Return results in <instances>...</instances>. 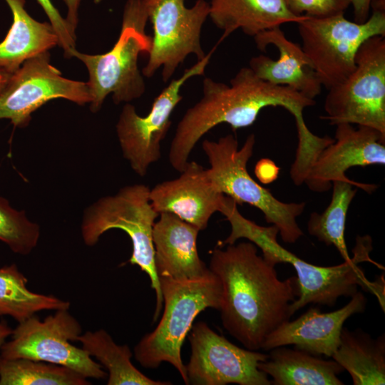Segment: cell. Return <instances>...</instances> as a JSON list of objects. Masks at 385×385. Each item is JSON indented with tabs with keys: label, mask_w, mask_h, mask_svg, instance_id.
I'll return each mask as SVG.
<instances>
[{
	"label": "cell",
	"mask_w": 385,
	"mask_h": 385,
	"mask_svg": "<svg viewBox=\"0 0 385 385\" xmlns=\"http://www.w3.org/2000/svg\"><path fill=\"white\" fill-rule=\"evenodd\" d=\"M216 247L210 270L221 284L220 308L224 328L243 346L257 351L267 337L289 320L299 297L296 276L278 277L275 265L258 255L251 242Z\"/></svg>",
	"instance_id": "6da1fadb"
},
{
	"label": "cell",
	"mask_w": 385,
	"mask_h": 385,
	"mask_svg": "<svg viewBox=\"0 0 385 385\" xmlns=\"http://www.w3.org/2000/svg\"><path fill=\"white\" fill-rule=\"evenodd\" d=\"M315 103L314 99L288 86L260 79L250 67L240 68L230 86L205 77L202 98L186 111L177 125L168 160L175 170L182 172L195 145L206 133L221 123L229 124L233 130L252 125L261 110L269 106L287 110L294 118L297 134H305L309 129L303 111Z\"/></svg>",
	"instance_id": "7a4b0ae2"
},
{
	"label": "cell",
	"mask_w": 385,
	"mask_h": 385,
	"mask_svg": "<svg viewBox=\"0 0 385 385\" xmlns=\"http://www.w3.org/2000/svg\"><path fill=\"white\" fill-rule=\"evenodd\" d=\"M221 213L230 222V235L222 242L221 246L235 243L245 238L255 244L262 251L263 257L277 265L290 264L296 271L299 287V297L291 304L289 310L292 316L297 311L309 304L333 307L339 298L351 297L358 288L376 295L384 309V275L375 281H369L358 265L368 262L380 269L384 267L370 257L373 249L369 235L357 236L353 256L339 265L323 267L311 264L284 248L277 242L279 230L274 225L261 226L245 217L238 210L237 203L228 200L224 204Z\"/></svg>",
	"instance_id": "3957f363"
},
{
	"label": "cell",
	"mask_w": 385,
	"mask_h": 385,
	"mask_svg": "<svg viewBox=\"0 0 385 385\" xmlns=\"http://www.w3.org/2000/svg\"><path fill=\"white\" fill-rule=\"evenodd\" d=\"M164 312L155 329L145 334L134 348L135 359L145 368L162 362L173 365L188 384L181 349L196 317L207 308L219 309L221 284L212 272L185 279L159 277Z\"/></svg>",
	"instance_id": "277c9868"
},
{
	"label": "cell",
	"mask_w": 385,
	"mask_h": 385,
	"mask_svg": "<svg viewBox=\"0 0 385 385\" xmlns=\"http://www.w3.org/2000/svg\"><path fill=\"white\" fill-rule=\"evenodd\" d=\"M255 136L250 134L239 149L235 136L228 134L217 141L205 139L202 148L210 167L207 176L215 190L237 205L248 204L264 215L267 223L277 227L284 242L294 243L303 235L297 218L304 210V202H284L248 173L247 165L253 154Z\"/></svg>",
	"instance_id": "5b68a950"
},
{
	"label": "cell",
	"mask_w": 385,
	"mask_h": 385,
	"mask_svg": "<svg viewBox=\"0 0 385 385\" xmlns=\"http://www.w3.org/2000/svg\"><path fill=\"white\" fill-rule=\"evenodd\" d=\"M148 20L144 0H127L120 36L109 51L94 55L71 51V57L78 58L88 69L86 83L93 113L101 109L111 93L115 104L128 103L144 93L145 85L138 60L141 53L148 55L150 51L152 37L145 32Z\"/></svg>",
	"instance_id": "8992f818"
},
{
	"label": "cell",
	"mask_w": 385,
	"mask_h": 385,
	"mask_svg": "<svg viewBox=\"0 0 385 385\" xmlns=\"http://www.w3.org/2000/svg\"><path fill=\"white\" fill-rule=\"evenodd\" d=\"M150 188L143 184L121 188L113 195L99 198L83 212L81 232L87 246H93L109 230L124 231L132 242V254L128 262L138 265L150 280L156 294L153 316L155 322L163 308V296L155 265L153 229L159 216L150 200Z\"/></svg>",
	"instance_id": "52a82bcc"
},
{
	"label": "cell",
	"mask_w": 385,
	"mask_h": 385,
	"mask_svg": "<svg viewBox=\"0 0 385 385\" xmlns=\"http://www.w3.org/2000/svg\"><path fill=\"white\" fill-rule=\"evenodd\" d=\"M364 23L347 20L344 14L299 21L302 48L327 90L344 81L356 67L361 45L374 36H385V1L374 0Z\"/></svg>",
	"instance_id": "ba28073f"
},
{
	"label": "cell",
	"mask_w": 385,
	"mask_h": 385,
	"mask_svg": "<svg viewBox=\"0 0 385 385\" xmlns=\"http://www.w3.org/2000/svg\"><path fill=\"white\" fill-rule=\"evenodd\" d=\"M356 67L342 83L328 89L326 115L331 125L356 124L385 135V36L366 40L357 51Z\"/></svg>",
	"instance_id": "9c48e42d"
},
{
	"label": "cell",
	"mask_w": 385,
	"mask_h": 385,
	"mask_svg": "<svg viewBox=\"0 0 385 385\" xmlns=\"http://www.w3.org/2000/svg\"><path fill=\"white\" fill-rule=\"evenodd\" d=\"M81 327L68 309L56 310L43 321L35 315L19 322L0 349L6 359L26 358L68 367L86 378L104 379L102 366L82 347L74 346Z\"/></svg>",
	"instance_id": "30bf717a"
},
{
	"label": "cell",
	"mask_w": 385,
	"mask_h": 385,
	"mask_svg": "<svg viewBox=\"0 0 385 385\" xmlns=\"http://www.w3.org/2000/svg\"><path fill=\"white\" fill-rule=\"evenodd\" d=\"M153 36L148 61L142 70L151 78L162 68V79L166 83L178 66L190 54L197 61L205 57L200 42L203 24L209 16V3L197 0L188 8L184 0H144Z\"/></svg>",
	"instance_id": "8fae6325"
},
{
	"label": "cell",
	"mask_w": 385,
	"mask_h": 385,
	"mask_svg": "<svg viewBox=\"0 0 385 385\" xmlns=\"http://www.w3.org/2000/svg\"><path fill=\"white\" fill-rule=\"evenodd\" d=\"M215 48L192 67L185 69L178 79H173L154 99L150 111L140 116L134 106L124 105L116 124V133L123 155L132 170L144 177L150 166L161 157V142L171 125V114L182 101L180 91L190 78L205 74Z\"/></svg>",
	"instance_id": "7c38bea8"
},
{
	"label": "cell",
	"mask_w": 385,
	"mask_h": 385,
	"mask_svg": "<svg viewBox=\"0 0 385 385\" xmlns=\"http://www.w3.org/2000/svg\"><path fill=\"white\" fill-rule=\"evenodd\" d=\"M189 332L191 354L185 366L188 384H272L258 368L269 354L237 346L204 322L192 324Z\"/></svg>",
	"instance_id": "4fadbf2b"
},
{
	"label": "cell",
	"mask_w": 385,
	"mask_h": 385,
	"mask_svg": "<svg viewBox=\"0 0 385 385\" xmlns=\"http://www.w3.org/2000/svg\"><path fill=\"white\" fill-rule=\"evenodd\" d=\"M56 98L80 106L91 101L87 83L63 77L51 63L46 51L26 60L11 74L0 93V119H9L15 127L24 128L36 110Z\"/></svg>",
	"instance_id": "5bb4252c"
},
{
	"label": "cell",
	"mask_w": 385,
	"mask_h": 385,
	"mask_svg": "<svg viewBox=\"0 0 385 385\" xmlns=\"http://www.w3.org/2000/svg\"><path fill=\"white\" fill-rule=\"evenodd\" d=\"M336 125L334 141L321 151L307 175L304 183L312 191L327 192L334 180H351L345 173L352 167L385 164V135L366 126Z\"/></svg>",
	"instance_id": "9a60e30c"
},
{
	"label": "cell",
	"mask_w": 385,
	"mask_h": 385,
	"mask_svg": "<svg viewBox=\"0 0 385 385\" xmlns=\"http://www.w3.org/2000/svg\"><path fill=\"white\" fill-rule=\"evenodd\" d=\"M342 308L322 312L310 307L294 320L282 323L265 339L262 349L270 351L275 347L293 345L309 354L331 357L337 349L344 322L352 315L362 313L367 299L357 291Z\"/></svg>",
	"instance_id": "2e32d148"
},
{
	"label": "cell",
	"mask_w": 385,
	"mask_h": 385,
	"mask_svg": "<svg viewBox=\"0 0 385 385\" xmlns=\"http://www.w3.org/2000/svg\"><path fill=\"white\" fill-rule=\"evenodd\" d=\"M224 196L212 185L206 168L195 161H189L178 178L161 182L150 191L157 212L173 213L200 231L220 211Z\"/></svg>",
	"instance_id": "e0dca14e"
},
{
	"label": "cell",
	"mask_w": 385,
	"mask_h": 385,
	"mask_svg": "<svg viewBox=\"0 0 385 385\" xmlns=\"http://www.w3.org/2000/svg\"><path fill=\"white\" fill-rule=\"evenodd\" d=\"M254 38L257 48L265 51L273 45L279 58L265 55L252 57L249 67L260 79L277 86H288L314 99L320 95L322 85L301 46L289 40L280 26L264 31Z\"/></svg>",
	"instance_id": "ac0fdd59"
},
{
	"label": "cell",
	"mask_w": 385,
	"mask_h": 385,
	"mask_svg": "<svg viewBox=\"0 0 385 385\" xmlns=\"http://www.w3.org/2000/svg\"><path fill=\"white\" fill-rule=\"evenodd\" d=\"M153 229L155 265L158 277L194 279L210 269L200 258L197 238L200 230L170 212H161Z\"/></svg>",
	"instance_id": "d6986e66"
},
{
	"label": "cell",
	"mask_w": 385,
	"mask_h": 385,
	"mask_svg": "<svg viewBox=\"0 0 385 385\" xmlns=\"http://www.w3.org/2000/svg\"><path fill=\"white\" fill-rule=\"evenodd\" d=\"M209 8V17L223 31L217 45L238 29L255 37L284 23H297L306 18L292 14L284 0H210Z\"/></svg>",
	"instance_id": "ffe728a7"
},
{
	"label": "cell",
	"mask_w": 385,
	"mask_h": 385,
	"mask_svg": "<svg viewBox=\"0 0 385 385\" xmlns=\"http://www.w3.org/2000/svg\"><path fill=\"white\" fill-rule=\"evenodd\" d=\"M258 368L274 385H343L338 375L343 368L334 359H324L305 351L275 347Z\"/></svg>",
	"instance_id": "44dd1931"
},
{
	"label": "cell",
	"mask_w": 385,
	"mask_h": 385,
	"mask_svg": "<svg viewBox=\"0 0 385 385\" xmlns=\"http://www.w3.org/2000/svg\"><path fill=\"white\" fill-rule=\"evenodd\" d=\"M5 1L13 21L0 43V69L13 73L26 60L58 45L59 40L50 22H39L28 14L25 0Z\"/></svg>",
	"instance_id": "7402d4cb"
},
{
	"label": "cell",
	"mask_w": 385,
	"mask_h": 385,
	"mask_svg": "<svg viewBox=\"0 0 385 385\" xmlns=\"http://www.w3.org/2000/svg\"><path fill=\"white\" fill-rule=\"evenodd\" d=\"M332 358L349 374L354 385L385 384L384 334L374 339L361 329L343 327Z\"/></svg>",
	"instance_id": "603a6c76"
},
{
	"label": "cell",
	"mask_w": 385,
	"mask_h": 385,
	"mask_svg": "<svg viewBox=\"0 0 385 385\" xmlns=\"http://www.w3.org/2000/svg\"><path fill=\"white\" fill-rule=\"evenodd\" d=\"M332 200L322 213L312 212L307 222V231L326 245H333L344 260L349 256L345 242V222L349 207L356 195V188L371 193L377 185L354 181L334 180Z\"/></svg>",
	"instance_id": "cb8c5ba5"
},
{
	"label": "cell",
	"mask_w": 385,
	"mask_h": 385,
	"mask_svg": "<svg viewBox=\"0 0 385 385\" xmlns=\"http://www.w3.org/2000/svg\"><path fill=\"white\" fill-rule=\"evenodd\" d=\"M91 356L108 371V385H169V381L153 380L140 372L131 362L133 353L127 345L117 344L103 329L88 331L78 336Z\"/></svg>",
	"instance_id": "d4e9b609"
},
{
	"label": "cell",
	"mask_w": 385,
	"mask_h": 385,
	"mask_svg": "<svg viewBox=\"0 0 385 385\" xmlns=\"http://www.w3.org/2000/svg\"><path fill=\"white\" fill-rule=\"evenodd\" d=\"M27 282L16 264L0 267V316H9L19 323L42 310L68 309V301L33 292Z\"/></svg>",
	"instance_id": "484cf974"
},
{
	"label": "cell",
	"mask_w": 385,
	"mask_h": 385,
	"mask_svg": "<svg viewBox=\"0 0 385 385\" xmlns=\"http://www.w3.org/2000/svg\"><path fill=\"white\" fill-rule=\"evenodd\" d=\"M87 378L63 366L0 356V385H88Z\"/></svg>",
	"instance_id": "4316f807"
},
{
	"label": "cell",
	"mask_w": 385,
	"mask_h": 385,
	"mask_svg": "<svg viewBox=\"0 0 385 385\" xmlns=\"http://www.w3.org/2000/svg\"><path fill=\"white\" fill-rule=\"evenodd\" d=\"M39 237V225L31 222L24 210L13 208L0 196V241L13 252L26 255L37 246Z\"/></svg>",
	"instance_id": "83f0119b"
},
{
	"label": "cell",
	"mask_w": 385,
	"mask_h": 385,
	"mask_svg": "<svg viewBox=\"0 0 385 385\" xmlns=\"http://www.w3.org/2000/svg\"><path fill=\"white\" fill-rule=\"evenodd\" d=\"M284 2L292 14L312 19L344 14L351 5V0H284Z\"/></svg>",
	"instance_id": "f1b7e54d"
},
{
	"label": "cell",
	"mask_w": 385,
	"mask_h": 385,
	"mask_svg": "<svg viewBox=\"0 0 385 385\" xmlns=\"http://www.w3.org/2000/svg\"><path fill=\"white\" fill-rule=\"evenodd\" d=\"M48 18L50 24L58 35V45L63 49L66 58L73 49H76L75 30L70 26L66 19L62 17L51 0H36Z\"/></svg>",
	"instance_id": "f546056e"
},
{
	"label": "cell",
	"mask_w": 385,
	"mask_h": 385,
	"mask_svg": "<svg viewBox=\"0 0 385 385\" xmlns=\"http://www.w3.org/2000/svg\"><path fill=\"white\" fill-rule=\"evenodd\" d=\"M254 172L262 183L269 184L278 178L279 168L272 160L262 158L256 163Z\"/></svg>",
	"instance_id": "4dcf8cb0"
},
{
	"label": "cell",
	"mask_w": 385,
	"mask_h": 385,
	"mask_svg": "<svg viewBox=\"0 0 385 385\" xmlns=\"http://www.w3.org/2000/svg\"><path fill=\"white\" fill-rule=\"evenodd\" d=\"M374 0H351L354 19L356 23H364L369 19Z\"/></svg>",
	"instance_id": "1f68e13d"
},
{
	"label": "cell",
	"mask_w": 385,
	"mask_h": 385,
	"mask_svg": "<svg viewBox=\"0 0 385 385\" xmlns=\"http://www.w3.org/2000/svg\"><path fill=\"white\" fill-rule=\"evenodd\" d=\"M67 7L66 20L76 31L78 22V9L82 0H63Z\"/></svg>",
	"instance_id": "d6a6232c"
},
{
	"label": "cell",
	"mask_w": 385,
	"mask_h": 385,
	"mask_svg": "<svg viewBox=\"0 0 385 385\" xmlns=\"http://www.w3.org/2000/svg\"><path fill=\"white\" fill-rule=\"evenodd\" d=\"M13 329L5 321L0 322V349L4 342L10 337Z\"/></svg>",
	"instance_id": "836d02e7"
},
{
	"label": "cell",
	"mask_w": 385,
	"mask_h": 385,
	"mask_svg": "<svg viewBox=\"0 0 385 385\" xmlns=\"http://www.w3.org/2000/svg\"><path fill=\"white\" fill-rule=\"evenodd\" d=\"M11 74L0 69V93L8 83Z\"/></svg>",
	"instance_id": "e575fe53"
}]
</instances>
